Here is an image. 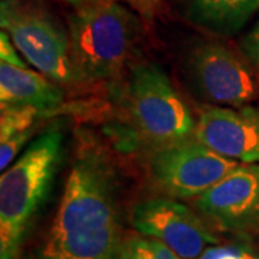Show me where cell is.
Returning a JSON list of instances; mask_svg holds the SVG:
<instances>
[{
	"label": "cell",
	"mask_w": 259,
	"mask_h": 259,
	"mask_svg": "<svg viewBox=\"0 0 259 259\" xmlns=\"http://www.w3.org/2000/svg\"><path fill=\"white\" fill-rule=\"evenodd\" d=\"M117 179L107 150L82 134L39 259H122Z\"/></svg>",
	"instance_id": "6da1fadb"
},
{
	"label": "cell",
	"mask_w": 259,
	"mask_h": 259,
	"mask_svg": "<svg viewBox=\"0 0 259 259\" xmlns=\"http://www.w3.org/2000/svg\"><path fill=\"white\" fill-rule=\"evenodd\" d=\"M61 122L45 128L0 177V259H15L62 160Z\"/></svg>",
	"instance_id": "7a4b0ae2"
},
{
	"label": "cell",
	"mask_w": 259,
	"mask_h": 259,
	"mask_svg": "<svg viewBox=\"0 0 259 259\" xmlns=\"http://www.w3.org/2000/svg\"><path fill=\"white\" fill-rule=\"evenodd\" d=\"M71 56L79 81L115 78L137 52L139 18L114 0H91L69 15Z\"/></svg>",
	"instance_id": "3957f363"
},
{
	"label": "cell",
	"mask_w": 259,
	"mask_h": 259,
	"mask_svg": "<svg viewBox=\"0 0 259 259\" xmlns=\"http://www.w3.org/2000/svg\"><path fill=\"white\" fill-rule=\"evenodd\" d=\"M124 87V111L133 141L154 153L194 134L196 121L157 65H136Z\"/></svg>",
	"instance_id": "277c9868"
},
{
	"label": "cell",
	"mask_w": 259,
	"mask_h": 259,
	"mask_svg": "<svg viewBox=\"0 0 259 259\" xmlns=\"http://www.w3.org/2000/svg\"><path fill=\"white\" fill-rule=\"evenodd\" d=\"M0 25L40 74L56 83L79 81L71 56L69 33L45 8L30 0H2Z\"/></svg>",
	"instance_id": "5b68a950"
},
{
	"label": "cell",
	"mask_w": 259,
	"mask_h": 259,
	"mask_svg": "<svg viewBox=\"0 0 259 259\" xmlns=\"http://www.w3.org/2000/svg\"><path fill=\"white\" fill-rule=\"evenodd\" d=\"M238 164L199 141H183L154 151L150 158V175L168 196L190 199L203 194Z\"/></svg>",
	"instance_id": "8992f818"
},
{
	"label": "cell",
	"mask_w": 259,
	"mask_h": 259,
	"mask_svg": "<svg viewBox=\"0 0 259 259\" xmlns=\"http://www.w3.org/2000/svg\"><path fill=\"white\" fill-rule=\"evenodd\" d=\"M140 235L163 242L182 259H197L219 239L186 204L167 197L143 200L131 213Z\"/></svg>",
	"instance_id": "52a82bcc"
},
{
	"label": "cell",
	"mask_w": 259,
	"mask_h": 259,
	"mask_svg": "<svg viewBox=\"0 0 259 259\" xmlns=\"http://www.w3.org/2000/svg\"><path fill=\"white\" fill-rule=\"evenodd\" d=\"M190 74L204 100L243 107L258 97L253 68L231 48L216 42L202 44L190 58Z\"/></svg>",
	"instance_id": "ba28073f"
},
{
	"label": "cell",
	"mask_w": 259,
	"mask_h": 259,
	"mask_svg": "<svg viewBox=\"0 0 259 259\" xmlns=\"http://www.w3.org/2000/svg\"><path fill=\"white\" fill-rule=\"evenodd\" d=\"M196 206L222 231L250 232L259 214V163L238 164L196 197Z\"/></svg>",
	"instance_id": "9c48e42d"
},
{
	"label": "cell",
	"mask_w": 259,
	"mask_h": 259,
	"mask_svg": "<svg viewBox=\"0 0 259 259\" xmlns=\"http://www.w3.org/2000/svg\"><path fill=\"white\" fill-rule=\"evenodd\" d=\"M194 137L223 157L259 163V110L250 105L209 107L196 122Z\"/></svg>",
	"instance_id": "30bf717a"
},
{
	"label": "cell",
	"mask_w": 259,
	"mask_h": 259,
	"mask_svg": "<svg viewBox=\"0 0 259 259\" xmlns=\"http://www.w3.org/2000/svg\"><path fill=\"white\" fill-rule=\"evenodd\" d=\"M64 102L62 90L45 75L28 66L0 62V104L29 105L44 112H52Z\"/></svg>",
	"instance_id": "8fae6325"
},
{
	"label": "cell",
	"mask_w": 259,
	"mask_h": 259,
	"mask_svg": "<svg viewBox=\"0 0 259 259\" xmlns=\"http://www.w3.org/2000/svg\"><path fill=\"white\" fill-rule=\"evenodd\" d=\"M256 12L259 0H193L189 19L216 35H235Z\"/></svg>",
	"instance_id": "7c38bea8"
},
{
	"label": "cell",
	"mask_w": 259,
	"mask_h": 259,
	"mask_svg": "<svg viewBox=\"0 0 259 259\" xmlns=\"http://www.w3.org/2000/svg\"><path fill=\"white\" fill-rule=\"evenodd\" d=\"M47 112L29 105H2L0 111V168L6 167L18 156L35 131V124Z\"/></svg>",
	"instance_id": "4fadbf2b"
},
{
	"label": "cell",
	"mask_w": 259,
	"mask_h": 259,
	"mask_svg": "<svg viewBox=\"0 0 259 259\" xmlns=\"http://www.w3.org/2000/svg\"><path fill=\"white\" fill-rule=\"evenodd\" d=\"M122 259H182L163 242L147 236H128L122 245Z\"/></svg>",
	"instance_id": "5bb4252c"
},
{
	"label": "cell",
	"mask_w": 259,
	"mask_h": 259,
	"mask_svg": "<svg viewBox=\"0 0 259 259\" xmlns=\"http://www.w3.org/2000/svg\"><path fill=\"white\" fill-rule=\"evenodd\" d=\"M200 259H259V256L253 250L241 245H213L204 250Z\"/></svg>",
	"instance_id": "9a60e30c"
},
{
	"label": "cell",
	"mask_w": 259,
	"mask_h": 259,
	"mask_svg": "<svg viewBox=\"0 0 259 259\" xmlns=\"http://www.w3.org/2000/svg\"><path fill=\"white\" fill-rule=\"evenodd\" d=\"M242 51L245 54V58L259 71V19L253 25V28L243 37Z\"/></svg>",
	"instance_id": "2e32d148"
},
{
	"label": "cell",
	"mask_w": 259,
	"mask_h": 259,
	"mask_svg": "<svg viewBox=\"0 0 259 259\" xmlns=\"http://www.w3.org/2000/svg\"><path fill=\"white\" fill-rule=\"evenodd\" d=\"M0 62H6L15 66H26L23 59L18 55L16 49L12 45L10 36L5 30H2L0 33Z\"/></svg>",
	"instance_id": "e0dca14e"
},
{
	"label": "cell",
	"mask_w": 259,
	"mask_h": 259,
	"mask_svg": "<svg viewBox=\"0 0 259 259\" xmlns=\"http://www.w3.org/2000/svg\"><path fill=\"white\" fill-rule=\"evenodd\" d=\"M114 2H118V0H114ZM120 2L128 3L131 8H134L146 18H153L157 13V10L161 8L164 0H120Z\"/></svg>",
	"instance_id": "ac0fdd59"
},
{
	"label": "cell",
	"mask_w": 259,
	"mask_h": 259,
	"mask_svg": "<svg viewBox=\"0 0 259 259\" xmlns=\"http://www.w3.org/2000/svg\"><path fill=\"white\" fill-rule=\"evenodd\" d=\"M250 232H253V233H258L259 235V214H258V218H256V221H255V223H253V226H252Z\"/></svg>",
	"instance_id": "d6986e66"
},
{
	"label": "cell",
	"mask_w": 259,
	"mask_h": 259,
	"mask_svg": "<svg viewBox=\"0 0 259 259\" xmlns=\"http://www.w3.org/2000/svg\"><path fill=\"white\" fill-rule=\"evenodd\" d=\"M68 2H74V3H78V2H81V0H68Z\"/></svg>",
	"instance_id": "ffe728a7"
},
{
	"label": "cell",
	"mask_w": 259,
	"mask_h": 259,
	"mask_svg": "<svg viewBox=\"0 0 259 259\" xmlns=\"http://www.w3.org/2000/svg\"><path fill=\"white\" fill-rule=\"evenodd\" d=\"M15 259H20V258H19V256H16V258H15Z\"/></svg>",
	"instance_id": "44dd1931"
}]
</instances>
